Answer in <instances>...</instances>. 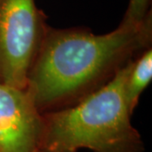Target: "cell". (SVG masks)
I'll list each match as a JSON object with an SVG mask.
<instances>
[{
  "label": "cell",
  "mask_w": 152,
  "mask_h": 152,
  "mask_svg": "<svg viewBox=\"0 0 152 152\" xmlns=\"http://www.w3.org/2000/svg\"><path fill=\"white\" fill-rule=\"evenodd\" d=\"M151 42V12L140 24L120 23L104 35L49 26L26 90L41 113L72 107L111 81Z\"/></svg>",
  "instance_id": "6da1fadb"
},
{
  "label": "cell",
  "mask_w": 152,
  "mask_h": 152,
  "mask_svg": "<svg viewBox=\"0 0 152 152\" xmlns=\"http://www.w3.org/2000/svg\"><path fill=\"white\" fill-rule=\"evenodd\" d=\"M134 60V59H133ZM131 61L103 87L75 105L42 113L37 152H143L140 134L131 124L124 86Z\"/></svg>",
  "instance_id": "7a4b0ae2"
},
{
  "label": "cell",
  "mask_w": 152,
  "mask_h": 152,
  "mask_svg": "<svg viewBox=\"0 0 152 152\" xmlns=\"http://www.w3.org/2000/svg\"><path fill=\"white\" fill-rule=\"evenodd\" d=\"M35 0H0V83L26 89L49 26Z\"/></svg>",
  "instance_id": "3957f363"
},
{
  "label": "cell",
  "mask_w": 152,
  "mask_h": 152,
  "mask_svg": "<svg viewBox=\"0 0 152 152\" xmlns=\"http://www.w3.org/2000/svg\"><path fill=\"white\" fill-rule=\"evenodd\" d=\"M42 130V113L27 90L0 83V152H37Z\"/></svg>",
  "instance_id": "277c9868"
},
{
  "label": "cell",
  "mask_w": 152,
  "mask_h": 152,
  "mask_svg": "<svg viewBox=\"0 0 152 152\" xmlns=\"http://www.w3.org/2000/svg\"><path fill=\"white\" fill-rule=\"evenodd\" d=\"M152 79V48L143 51L132 60L125 78L124 92L129 113L132 115L140 97Z\"/></svg>",
  "instance_id": "5b68a950"
},
{
  "label": "cell",
  "mask_w": 152,
  "mask_h": 152,
  "mask_svg": "<svg viewBox=\"0 0 152 152\" xmlns=\"http://www.w3.org/2000/svg\"><path fill=\"white\" fill-rule=\"evenodd\" d=\"M151 0H129L128 9L121 23L125 25H137L141 23L151 12Z\"/></svg>",
  "instance_id": "8992f818"
}]
</instances>
